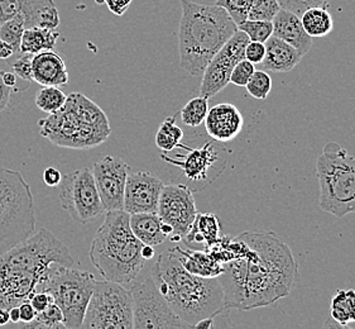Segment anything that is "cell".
Listing matches in <instances>:
<instances>
[{
	"label": "cell",
	"instance_id": "obj_12",
	"mask_svg": "<svg viewBox=\"0 0 355 329\" xmlns=\"http://www.w3.org/2000/svg\"><path fill=\"white\" fill-rule=\"evenodd\" d=\"M58 196L61 207L75 222L86 224L105 212L90 167H83L62 176Z\"/></svg>",
	"mask_w": 355,
	"mask_h": 329
},
{
	"label": "cell",
	"instance_id": "obj_17",
	"mask_svg": "<svg viewBox=\"0 0 355 329\" xmlns=\"http://www.w3.org/2000/svg\"><path fill=\"white\" fill-rule=\"evenodd\" d=\"M164 181L150 172H130L124 192L123 210L128 214L157 213Z\"/></svg>",
	"mask_w": 355,
	"mask_h": 329
},
{
	"label": "cell",
	"instance_id": "obj_38",
	"mask_svg": "<svg viewBox=\"0 0 355 329\" xmlns=\"http://www.w3.org/2000/svg\"><path fill=\"white\" fill-rule=\"evenodd\" d=\"M277 1L282 9L290 10L292 13L301 17L306 9L313 7L327 8L331 0H277Z\"/></svg>",
	"mask_w": 355,
	"mask_h": 329
},
{
	"label": "cell",
	"instance_id": "obj_26",
	"mask_svg": "<svg viewBox=\"0 0 355 329\" xmlns=\"http://www.w3.org/2000/svg\"><path fill=\"white\" fill-rule=\"evenodd\" d=\"M58 33L55 29L32 27L23 32L21 42V52L36 55L42 51L53 50L58 40Z\"/></svg>",
	"mask_w": 355,
	"mask_h": 329
},
{
	"label": "cell",
	"instance_id": "obj_14",
	"mask_svg": "<svg viewBox=\"0 0 355 329\" xmlns=\"http://www.w3.org/2000/svg\"><path fill=\"white\" fill-rule=\"evenodd\" d=\"M248 43V36L238 29L218 51V53L210 60L202 72V81L200 85L201 96L211 99L227 87L230 83V75L235 65L244 58V52Z\"/></svg>",
	"mask_w": 355,
	"mask_h": 329
},
{
	"label": "cell",
	"instance_id": "obj_48",
	"mask_svg": "<svg viewBox=\"0 0 355 329\" xmlns=\"http://www.w3.org/2000/svg\"><path fill=\"white\" fill-rule=\"evenodd\" d=\"M0 76H1V79H3V83H4L6 85L9 86V87L13 89V87L17 85V75H15V72H1Z\"/></svg>",
	"mask_w": 355,
	"mask_h": 329
},
{
	"label": "cell",
	"instance_id": "obj_32",
	"mask_svg": "<svg viewBox=\"0 0 355 329\" xmlns=\"http://www.w3.org/2000/svg\"><path fill=\"white\" fill-rule=\"evenodd\" d=\"M67 95L58 86H43L36 94V106L44 113H55L64 107Z\"/></svg>",
	"mask_w": 355,
	"mask_h": 329
},
{
	"label": "cell",
	"instance_id": "obj_6",
	"mask_svg": "<svg viewBox=\"0 0 355 329\" xmlns=\"http://www.w3.org/2000/svg\"><path fill=\"white\" fill-rule=\"evenodd\" d=\"M41 136L57 147L90 150L112 135L107 115L83 93L67 95L64 107L38 122Z\"/></svg>",
	"mask_w": 355,
	"mask_h": 329
},
{
	"label": "cell",
	"instance_id": "obj_15",
	"mask_svg": "<svg viewBox=\"0 0 355 329\" xmlns=\"http://www.w3.org/2000/svg\"><path fill=\"white\" fill-rule=\"evenodd\" d=\"M193 192L185 184L164 185L158 201L157 214L173 229L171 241H181L191 229L198 215Z\"/></svg>",
	"mask_w": 355,
	"mask_h": 329
},
{
	"label": "cell",
	"instance_id": "obj_39",
	"mask_svg": "<svg viewBox=\"0 0 355 329\" xmlns=\"http://www.w3.org/2000/svg\"><path fill=\"white\" fill-rule=\"evenodd\" d=\"M254 71H256L254 65L249 62L248 60L243 58L242 61H239L238 64L235 65L232 75H230V83L234 84L235 86L245 87Z\"/></svg>",
	"mask_w": 355,
	"mask_h": 329
},
{
	"label": "cell",
	"instance_id": "obj_9",
	"mask_svg": "<svg viewBox=\"0 0 355 329\" xmlns=\"http://www.w3.org/2000/svg\"><path fill=\"white\" fill-rule=\"evenodd\" d=\"M95 281L90 272L72 269V266L53 265L37 292L52 295L53 301L62 310L66 329H78L83 327Z\"/></svg>",
	"mask_w": 355,
	"mask_h": 329
},
{
	"label": "cell",
	"instance_id": "obj_47",
	"mask_svg": "<svg viewBox=\"0 0 355 329\" xmlns=\"http://www.w3.org/2000/svg\"><path fill=\"white\" fill-rule=\"evenodd\" d=\"M15 52V50L12 44H9V43L4 42V41L0 40V58L1 60H7L10 56H13Z\"/></svg>",
	"mask_w": 355,
	"mask_h": 329
},
{
	"label": "cell",
	"instance_id": "obj_41",
	"mask_svg": "<svg viewBox=\"0 0 355 329\" xmlns=\"http://www.w3.org/2000/svg\"><path fill=\"white\" fill-rule=\"evenodd\" d=\"M264 56H266L264 43L249 41L247 47H245V52H244V58L248 60L249 62L257 65L262 62Z\"/></svg>",
	"mask_w": 355,
	"mask_h": 329
},
{
	"label": "cell",
	"instance_id": "obj_23",
	"mask_svg": "<svg viewBox=\"0 0 355 329\" xmlns=\"http://www.w3.org/2000/svg\"><path fill=\"white\" fill-rule=\"evenodd\" d=\"M178 258L186 270L193 275L202 278H218L224 271V265L220 264L209 251L182 250L175 247Z\"/></svg>",
	"mask_w": 355,
	"mask_h": 329
},
{
	"label": "cell",
	"instance_id": "obj_13",
	"mask_svg": "<svg viewBox=\"0 0 355 329\" xmlns=\"http://www.w3.org/2000/svg\"><path fill=\"white\" fill-rule=\"evenodd\" d=\"M180 147L187 151V153L170 156L164 152L161 158L181 170L182 175L190 183V185L187 186L192 192L204 190L225 170L227 158L223 156L220 151L216 150L215 141H209L201 147H187L182 144H180Z\"/></svg>",
	"mask_w": 355,
	"mask_h": 329
},
{
	"label": "cell",
	"instance_id": "obj_5",
	"mask_svg": "<svg viewBox=\"0 0 355 329\" xmlns=\"http://www.w3.org/2000/svg\"><path fill=\"white\" fill-rule=\"evenodd\" d=\"M125 210H109L95 233L89 258L100 275L121 285H130L142 272L144 244L130 229Z\"/></svg>",
	"mask_w": 355,
	"mask_h": 329
},
{
	"label": "cell",
	"instance_id": "obj_2",
	"mask_svg": "<svg viewBox=\"0 0 355 329\" xmlns=\"http://www.w3.org/2000/svg\"><path fill=\"white\" fill-rule=\"evenodd\" d=\"M53 265L70 267L73 258L69 247L46 228L1 253L0 309L9 310L29 301Z\"/></svg>",
	"mask_w": 355,
	"mask_h": 329
},
{
	"label": "cell",
	"instance_id": "obj_1",
	"mask_svg": "<svg viewBox=\"0 0 355 329\" xmlns=\"http://www.w3.org/2000/svg\"><path fill=\"white\" fill-rule=\"evenodd\" d=\"M232 260L218 279L225 309L262 308L290 295L297 279L291 248L272 232L252 230L229 239Z\"/></svg>",
	"mask_w": 355,
	"mask_h": 329
},
{
	"label": "cell",
	"instance_id": "obj_19",
	"mask_svg": "<svg viewBox=\"0 0 355 329\" xmlns=\"http://www.w3.org/2000/svg\"><path fill=\"white\" fill-rule=\"evenodd\" d=\"M204 123L206 133L213 141L227 144L241 135L244 127V118L235 106L221 103L209 109Z\"/></svg>",
	"mask_w": 355,
	"mask_h": 329
},
{
	"label": "cell",
	"instance_id": "obj_28",
	"mask_svg": "<svg viewBox=\"0 0 355 329\" xmlns=\"http://www.w3.org/2000/svg\"><path fill=\"white\" fill-rule=\"evenodd\" d=\"M331 321L339 327H348L355 322V290L354 289H339L331 299L330 305Z\"/></svg>",
	"mask_w": 355,
	"mask_h": 329
},
{
	"label": "cell",
	"instance_id": "obj_45",
	"mask_svg": "<svg viewBox=\"0 0 355 329\" xmlns=\"http://www.w3.org/2000/svg\"><path fill=\"white\" fill-rule=\"evenodd\" d=\"M19 313H21V322L19 323L32 322L37 314L36 310L32 307V304L29 301L21 303L19 305Z\"/></svg>",
	"mask_w": 355,
	"mask_h": 329
},
{
	"label": "cell",
	"instance_id": "obj_21",
	"mask_svg": "<svg viewBox=\"0 0 355 329\" xmlns=\"http://www.w3.org/2000/svg\"><path fill=\"white\" fill-rule=\"evenodd\" d=\"M273 23V35L272 36L281 38L284 42L291 44L299 51L302 56H305L313 46V37L306 33L300 15L292 13L286 9H279L277 15L272 19Z\"/></svg>",
	"mask_w": 355,
	"mask_h": 329
},
{
	"label": "cell",
	"instance_id": "obj_3",
	"mask_svg": "<svg viewBox=\"0 0 355 329\" xmlns=\"http://www.w3.org/2000/svg\"><path fill=\"white\" fill-rule=\"evenodd\" d=\"M150 273L171 309L190 328L227 310L219 279L187 271L173 248L158 256Z\"/></svg>",
	"mask_w": 355,
	"mask_h": 329
},
{
	"label": "cell",
	"instance_id": "obj_20",
	"mask_svg": "<svg viewBox=\"0 0 355 329\" xmlns=\"http://www.w3.org/2000/svg\"><path fill=\"white\" fill-rule=\"evenodd\" d=\"M33 81L42 86H64L69 83V71L62 55L53 50L33 55Z\"/></svg>",
	"mask_w": 355,
	"mask_h": 329
},
{
	"label": "cell",
	"instance_id": "obj_40",
	"mask_svg": "<svg viewBox=\"0 0 355 329\" xmlns=\"http://www.w3.org/2000/svg\"><path fill=\"white\" fill-rule=\"evenodd\" d=\"M32 58L33 55L24 53V56L18 58L12 64L13 72L18 78L24 81H33V67H32Z\"/></svg>",
	"mask_w": 355,
	"mask_h": 329
},
{
	"label": "cell",
	"instance_id": "obj_52",
	"mask_svg": "<svg viewBox=\"0 0 355 329\" xmlns=\"http://www.w3.org/2000/svg\"><path fill=\"white\" fill-rule=\"evenodd\" d=\"M9 322H10L9 312H8L7 309H0V327L6 326Z\"/></svg>",
	"mask_w": 355,
	"mask_h": 329
},
{
	"label": "cell",
	"instance_id": "obj_46",
	"mask_svg": "<svg viewBox=\"0 0 355 329\" xmlns=\"http://www.w3.org/2000/svg\"><path fill=\"white\" fill-rule=\"evenodd\" d=\"M12 87L6 85L3 83V79L0 76V113L4 112L9 106V101H10V95H12Z\"/></svg>",
	"mask_w": 355,
	"mask_h": 329
},
{
	"label": "cell",
	"instance_id": "obj_33",
	"mask_svg": "<svg viewBox=\"0 0 355 329\" xmlns=\"http://www.w3.org/2000/svg\"><path fill=\"white\" fill-rule=\"evenodd\" d=\"M26 29V23L21 15L3 22L0 26V40L13 46L15 51L21 50V36Z\"/></svg>",
	"mask_w": 355,
	"mask_h": 329
},
{
	"label": "cell",
	"instance_id": "obj_30",
	"mask_svg": "<svg viewBox=\"0 0 355 329\" xmlns=\"http://www.w3.org/2000/svg\"><path fill=\"white\" fill-rule=\"evenodd\" d=\"M17 326L27 329H66L62 310L55 301L43 312H38L32 322L17 323Z\"/></svg>",
	"mask_w": 355,
	"mask_h": 329
},
{
	"label": "cell",
	"instance_id": "obj_16",
	"mask_svg": "<svg viewBox=\"0 0 355 329\" xmlns=\"http://www.w3.org/2000/svg\"><path fill=\"white\" fill-rule=\"evenodd\" d=\"M93 174L105 212L121 210L129 164L123 158L104 156L94 164Z\"/></svg>",
	"mask_w": 355,
	"mask_h": 329
},
{
	"label": "cell",
	"instance_id": "obj_27",
	"mask_svg": "<svg viewBox=\"0 0 355 329\" xmlns=\"http://www.w3.org/2000/svg\"><path fill=\"white\" fill-rule=\"evenodd\" d=\"M300 18L306 33L313 38L327 36L334 29L333 15L327 12L325 7L309 8Z\"/></svg>",
	"mask_w": 355,
	"mask_h": 329
},
{
	"label": "cell",
	"instance_id": "obj_24",
	"mask_svg": "<svg viewBox=\"0 0 355 329\" xmlns=\"http://www.w3.org/2000/svg\"><path fill=\"white\" fill-rule=\"evenodd\" d=\"M130 229L143 244L156 247L168 238L162 230V221L157 213H137L129 217Z\"/></svg>",
	"mask_w": 355,
	"mask_h": 329
},
{
	"label": "cell",
	"instance_id": "obj_50",
	"mask_svg": "<svg viewBox=\"0 0 355 329\" xmlns=\"http://www.w3.org/2000/svg\"><path fill=\"white\" fill-rule=\"evenodd\" d=\"M8 312H9V319H10V322L15 323V324L21 322L19 307H12Z\"/></svg>",
	"mask_w": 355,
	"mask_h": 329
},
{
	"label": "cell",
	"instance_id": "obj_42",
	"mask_svg": "<svg viewBox=\"0 0 355 329\" xmlns=\"http://www.w3.org/2000/svg\"><path fill=\"white\" fill-rule=\"evenodd\" d=\"M29 303L38 313V312H43L50 305L51 303H53V298L51 294L46 293V292H36L29 299Z\"/></svg>",
	"mask_w": 355,
	"mask_h": 329
},
{
	"label": "cell",
	"instance_id": "obj_4",
	"mask_svg": "<svg viewBox=\"0 0 355 329\" xmlns=\"http://www.w3.org/2000/svg\"><path fill=\"white\" fill-rule=\"evenodd\" d=\"M178 29L180 66L192 76H201L210 60L238 31L236 23L219 6L181 0Z\"/></svg>",
	"mask_w": 355,
	"mask_h": 329
},
{
	"label": "cell",
	"instance_id": "obj_37",
	"mask_svg": "<svg viewBox=\"0 0 355 329\" xmlns=\"http://www.w3.org/2000/svg\"><path fill=\"white\" fill-rule=\"evenodd\" d=\"M250 4H252V0H216L215 1V6H219L227 10V15L233 18L236 26L248 19Z\"/></svg>",
	"mask_w": 355,
	"mask_h": 329
},
{
	"label": "cell",
	"instance_id": "obj_7",
	"mask_svg": "<svg viewBox=\"0 0 355 329\" xmlns=\"http://www.w3.org/2000/svg\"><path fill=\"white\" fill-rule=\"evenodd\" d=\"M35 198L21 172L0 166V255L36 233Z\"/></svg>",
	"mask_w": 355,
	"mask_h": 329
},
{
	"label": "cell",
	"instance_id": "obj_51",
	"mask_svg": "<svg viewBox=\"0 0 355 329\" xmlns=\"http://www.w3.org/2000/svg\"><path fill=\"white\" fill-rule=\"evenodd\" d=\"M214 327V318H205V319H201L199 322L196 323L193 326V328L199 329H210Z\"/></svg>",
	"mask_w": 355,
	"mask_h": 329
},
{
	"label": "cell",
	"instance_id": "obj_11",
	"mask_svg": "<svg viewBox=\"0 0 355 329\" xmlns=\"http://www.w3.org/2000/svg\"><path fill=\"white\" fill-rule=\"evenodd\" d=\"M133 299V328H190L171 309L152 273L135 279L129 287Z\"/></svg>",
	"mask_w": 355,
	"mask_h": 329
},
{
	"label": "cell",
	"instance_id": "obj_43",
	"mask_svg": "<svg viewBox=\"0 0 355 329\" xmlns=\"http://www.w3.org/2000/svg\"><path fill=\"white\" fill-rule=\"evenodd\" d=\"M61 180H62V174L55 166H50L43 171V181L50 187H57L60 185Z\"/></svg>",
	"mask_w": 355,
	"mask_h": 329
},
{
	"label": "cell",
	"instance_id": "obj_25",
	"mask_svg": "<svg viewBox=\"0 0 355 329\" xmlns=\"http://www.w3.org/2000/svg\"><path fill=\"white\" fill-rule=\"evenodd\" d=\"M182 239L187 246L202 244L206 250L213 247L220 239V222L218 217L211 213H198L191 229Z\"/></svg>",
	"mask_w": 355,
	"mask_h": 329
},
{
	"label": "cell",
	"instance_id": "obj_54",
	"mask_svg": "<svg viewBox=\"0 0 355 329\" xmlns=\"http://www.w3.org/2000/svg\"><path fill=\"white\" fill-rule=\"evenodd\" d=\"M105 1H107V0H95V3H96V4H104Z\"/></svg>",
	"mask_w": 355,
	"mask_h": 329
},
{
	"label": "cell",
	"instance_id": "obj_18",
	"mask_svg": "<svg viewBox=\"0 0 355 329\" xmlns=\"http://www.w3.org/2000/svg\"><path fill=\"white\" fill-rule=\"evenodd\" d=\"M4 21L21 15L26 28L56 29L60 15L55 0H0Z\"/></svg>",
	"mask_w": 355,
	"mask_h": 329
},
{
	"label": "cell",
	"instance_id": "obj_8",
	"mask_svg": "<svg viewBox=\"0 0 355 329\" xmlns=\"http://www.w3.org/2000/svg\"><path fill=\"white\" fill-rule=\"evenodd\" d=\"M320 208L336 218L355 213V158L338 142H327L316 162Z\"/></svg>",
	"mask_w": 355,
	"mask_h": 329
},
{
	"label": "cell",
	"instance_id": "obj_44",
	"mask_svg": "<svg viewBox=\"0 0 355 329\" xmlns=\"http://www.w3.org/2000/svg\"><path fill=\"white\" fill-rule=\"evenodd\" d=\"M132 1L133 0H107L105 4L114 15H123L128 10Z\"/></svg>",
	"mask_w": 355,
	"mask_h": 329
},
{
	"label": "cell",
	"instance_id": "obj_35",
	"mask_svg": "<svg viewBox=\"0 0 355 329\" xmlns=\"http://www.w3.org/2000/svg\"><path fill=\"white\" fill-rule=\"evenodd\" d=\"M245 89L249 95L253 96L254 99H259V101L267 99V96L270 95L272 90V78L270 74L264 70H258V71L256 70L249 80L248 84L245 85Z\"/></svg>",
	"mask_w": 355,
	"mask_h": 329
},
{
	"label": "cell",
	"instance_id": "obj_53",
	"mask_svg": "<svg viewBox=\"0 0 355 329\" xmlns=\"http://www.w3.org/2000/svg\"><path fill=\"white\" fill-rule=\"evenodd\" d=\"M3 22H4V18H3V13H1V8H0V26L3 24Z\"/></svg>",
	"mask_w": 355,
	"mask_h": 329
},
{
	"label": "cell",
	"instance_id": "obj_22",
	"mask_svg": "<svg viewBox=\"0 0 355 329\" xmlns=\"http://www.w3.org/2000/svg\"><path fill=\"white\" fill-rule=\"evenodd\" d=\"M264 46L266 56L261 62L264 71H292L304 58L295 47L278 37L270 36L264 43Z\"/></svg>",
	"mask_w": 355,
	"mask_h": 329
},
{
	"label": "cell",
	"instance_id": "obj_29",
	"mask_svg": "<svg viewBox=\"0 0 355 329\" xmlns=\"http://www.w3.org/2000/svg\"><path fill=\"white\" fill-rule=\"evenodd\" d=\"M184 130L178 127L176 123V115L166 118L156 133V146L162 151L168 153L171 151L180 147L182 144Z\"/></svg>",
	"mask_w": 355,
	"mask_h": 329
},
{
	"label": "cell",
	"instance_id": "obj_31",
	"mask_svg": "<svg viewBox=\"0 0 355 329\" xmlns=\"http://www.w3.org/2000/svg\"><path fill=\"white\" fill-rule=\"evenodd\" d=\"M207 112H209V99L200 95L187 101L185 107L181 109L180 115H181V121L185 126L196 128L205 122Z\"/></svg>",
	"mask_w": 355,
	"mask_h": 329
},
{
	"label": "cell",
	"instance_id": "obj_49",
	"mask_svg": "<svg viewBox=\"0 0 355 329\" xmlns=\"http://www.w3.org/2000/svg\"><path fill=\"white\" fill-rule=\"evenodd\" d=\"M155 255H156V252H155V247L153 246H148V244H144L142 247V258L146 260V261H148V260H152V258H155Z\"/></svg>",
	"mask_w": 355,
	"mask_h": 329
},
{
	"label": "cell",
	"instance_id": "obj_10",
	"mask_svg": "<svg viewBox=\"0 0 355 329\" xmlns=\"http://www.w3.org/2000/svg\"><path fill=\"white\" fill-rule=\"evenodd\" d=\"M81 328L133 329V299L129 289L113 281H95Z\"/></svg>",
	"mask_w": 355,
	"mask_h": 329
},
{
	"label": "cell",
	"instance_id": "obj_36",
	"mask_svg": "<svg viewBox=\"0 0 355 329\" xmlns=\"http://www.w3.org/2000/svg\"><path fill=\"white\" fill-rule=\"evenodd\" d=\"M279 9L277 0H252L248 19L272 21Z\"/></svg>",
	"mask_w": 355,
	"mask_h": 329
},
{
	"label": "cell",
	"instance_id": "obj_34",
	"mask_svg": "<svg viewBox=\"0 0 355 329\" xmlns=\"http://www.w3.org/2000/svg\"><path fill=\"white\" fill-rule=\"evenodd\" d=\"M238 29L248 36L249 41L266 43V41L273 35V23L272 21L247 19L238 24Z\"/></svg>",
	"mask_w": 355,
	"mask_h": 329
}]
</instances>
